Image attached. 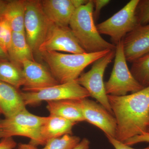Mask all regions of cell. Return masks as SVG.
Masks as SVG:
<instances>
[{
  "mask_svg": "<svg viewBox=\"0 0 149 149\" xmlns=\"http://www.w3.org/2000/svg\"><path fill=\"white\" fill-rule=\"evenodd\" d=\"M16 149H38L36 146L32 144H19Z\"/></svg>",
  "mask_w": 149,
  "mask_h": 149,
  "instance_id": "cell-30",
  "label": "cell"
},
{
  "mask_svg": "<svg viewBox=\"0 0 149 149\" xmlns=\"http://www.w3.org/2000/svg\"><path fill=\"white\" fill-rule=\"evenodd\" d=\"M147 132H148V133H149V125L148 127V129H147Z\"/></svg>",
  "mask_w": 149,
  "mask_h": 149,
  "instance_id": "cell-34",
  "label": "cell"
},
{
  "mask_svg": "<svg viewBox=\"0 0 149 149\" xmlns=\"http://www.w3.org/2000/svg\"><path fill=\"white\" fill-rule=\"evenodd\" d=\"M7 56V54L4 52L0 46V57L2 58H6Z\"/></svg>",
  "mask_w": 149,
  "mask_h": 149,
  "instance_id": "cell-33",
  "label": "cell"
},
{
  "mask_svg": "<svg viewBox=\"0 0 149 149\" xmlns=\"http://www.w3.org/2000/svg\"><path fill=\"white\" fill-rule=\"evenodd\" d=\"M51 23L43 11L41 1H26L24 31L26 40L33 52L38 53Z\"/></svg>",
  "mask_w": 149,
  "mask_h": 149,
  "instance_id": "cell-8",
  "label": "cell"
},
{
  "mask_svg": "<svg viewBox=\"0 0 149 149\" xmlns=\"http://www.w3.org/2000/svg\"><path fill=\"white\" fill-rule=\"evenodd\" d=\"M76 123L63 118L50 115L45 117L41 128L40 135L43 145L51 139L66 134L72 135V129Z\"/></svg>",
  "mask_w": 149,
  "mask_h": 149,
  "instance_id": "cell-17",
  "label": "cell"
},
{
  "mask_svg": "<svg viewBox=\"0 0 149 149\" xmlns=\"http://www.w3.org/2000/svg\"><path fill=\"white\" fill-rule=\"evenodd\" d=\"M144 142L149 143V133L148 132L128 139L124 142V143L130 146L135 144Z\"/></svg>",
  "mask_w": 149,
  "mask_h": 149,
  "instance_id": "cell-25",
  "label": "cell"
},
{
  "mask_svg": "<svg viewBox=\"0 0 149 149\" xmlns=\"http://www.w3.org/2000/svg\"><path fill=\"white\" fill-rule=\"evenodd\" d=\"M6 3H4L2 1H0V17L2 13L3 10L5 7Z\"/></svg>",
  "mask_w": 149,
  "mask_h": 149,
  "instance_id": "cell-32",
  "label": "cell"
},
{
  "mask_svg": "<svg viewBox=\"0 0 149 149\" xmlns=\"http://www.w3.org/2000/svg\"><path fill=\"white\" fill-rule=\"evenodd\" d=\"M24 92H33L60 83L44 65L35 61L25 60L22 63Z\"/></svg>",
  "mask_w": 149,
  "mask_h": 149,
  "instance_id": "cell-12",
  "label": "cell"
},
{
  "mask_svg": "<svg viewBox=\"0 0 149 149\" xmlns=\"http://www.w3.org/2000/svg\"><path fill=\"white\" fill-rule=\"evenodd\" d=\"M25 109L26 105L20 93L13 86L0 80V110L5 118Z\"/></svg>",
  "mask_w": 149,
  "mask_h": 149,
  "instance_id": "cell-15",
  "label": "cell"
},
{
  "mask_svg": "<svg viewBox=\"0 0 149 149\" xmlns=\"http://www.w3.org/2000/svg\"><path fill=\"white\" fill-rule=\"evenodd\" d=\"M106 137L109 143L112 145L114 147L115 149H139L131 148L130 146L125 145L124 143L118 141L116 139L112 137H110V136H106ZM139 149H149V146L145 148Z\"/></svg>",
  "mask_w": 149,
  "mask_h": 149,
  "instance_id": "cell-27",
  "label": "cell"
},
{
  "mask_svg": "<svg viewBox=\"0 0 149 149\" xmlns=\"http://www.w3.org/2000/svg\"><path fill=\"white\" fill-rule=\"evenodd\" d=\"M72 3L73 5L75 7V8L77 9L80 7L84 5L87 3L88 1L86 0H72Z\"/></svg>",
  "mask_w": 149,
  "mask_h": 149,
  "instance_id": "cell-31",
  "label": "cell"
},
{
  "mask_svg": "<svg viewBox=\"0 0 149 149\" xmlns=\"http://www.w3.org/2000/svg\"><path fill=\"white\" fill-rule=\"evenodd\" d=\"M13 32L8 23L0 18V46L7 55L11 42Z\"/></svg>",
  "mask_w": 149,
  "mask_h": 149,
  "instance_id": "cell-23",
  "label": "cell"
},
{
  "mask_svg": "<svg viewBox=\"0 0 149 149\" xmlns=\"http://www.w3.org/2000/svg\"><path fill=\"white\" fill-rule=\"evenodd\" d=\"M47 103V108L50 115L60 116L75 123L85 121L80 100H64Z\"/></svg>",
  "mask_w": 149,
  "mask_h": 149,
  "instance_id": "cell-16",
  "label": "cell"
},
{
  "mask_svg": "<svg viewBox=\"0 0 149 149\" xmlns=\"http://www.w3.org/2000/svg\"><path fill=\"white\" fill-rule=\"evenodd\" d=\"M0 80L18 89L24 84L22 69L18 65L11 63H1Z\"/></svg>",
  "mask_w": 149,
  "mask_h": 149,
  "instance_id": "cell-20",
  "label": "cell"
},
{
  "mask_svg": "<svg viewBox=\"0 0 149 149\" xmlns=\"http://www.w3.org/2000/svg\"><path fill=\"white\" fill-rule=\"evenodd\" d=\"M45 117L32 114L27 109L0 120V139L22 136L30 139L34 146L43 145L40 132Z\"/></svg>",
  "mask_w": 149,
  "mask_h": 149,
  "instance_id": "cell-4",
  "label": "cell"
},
{
  "mask_svg": "<svg viewBox=\"0 0 149 149\" xmlns=\"http://www.w3.org/2000/svg\"><path fill=\"white\" fill-rule=\"evenodd\" d=\"M8 55L13 61L22 64L25 60H34L33 52L29 47L25 33L13 32L12 38Z\"/></svg>",
  "mask_w": 149,
  "mask_h": 149,
  "instance_id": "cell-19",
  "label": "cell"
},
{
  "mask_svg": "<svg viewBox=\"0 0 149 149\" xmlns=\"http://www.w3.org/2000/svg\"><path fill=\"white\" fill-rule=\"evenodd\" d=\"M80 102L85 121L102 130L106 136L115 139L117 123L114 116L100 104L88 98L81 99Z\"/></svg>",
  "mask_w": 149,
  "mask_h": 149,
  "instance_id": "cell-11",
  "label": "cell"
},
{
  "mask_svg": "<svg viewBox=\"0 0 149 149\" xmlns=\"http://www.w3.org/2000/svg\"><path fill=\"white\" fill-rule=\"evenodd\" d=\"M1 113H2V112L1 111V110H0V114H1Z\"/></svg>",
  "mask_w": 149,
  "mask_h": 149,
  "instance_id": "cell-35",
  "label": "cell"
},
{
  "mask_svg": "<svg viewBox=\"0 0 149 149\" xmlns=\"http://www.w3.org/2000/svg\"><path fill=\"white\" fill-rule=\"evenodd\" d=\"M25 105H31L41 102L64 100H81L90 97V94L75 81L54 85L33 92L20 93Z\"/></svg>",
  "mask_w": 149,
  "mask_h": 149,
  "instance_id": "cell-9",
  "label": "cell"
},
{
  "mask_svg": "<svg viewBox=\"0 0 149 149\" xmlns=\"http://www.w3.org/2000/svg\"><path fill=\"white\" fill-rule=\"evenodd\" d=\"M93 0L74 10L69 27L81 47L88 53L115 50L116 45L101 37L95 24Z\"/></svg>",
  "mask_w": 149,
  "mask_h": 149,
  "instance_id": "cell-3",
  "label": "cell"
},
{
  "mask_svg": "<svg viewBox=\"0 0 149 149\" xmlns=\"http://www.w3.org/2000/svg\"><path fill=\"white\" fill-rule=\"evenodd\" d=\"M80 137L66 134L48 141L42 149H72L80 142Z\"/></svg>",
  "mask_w": 149,
  "mask_h": 149,
  "instance_id": "cell-22",
  "label": "cell"
},
{
  "mask_svg": "<svg viewBox=\"0 0 149 149\" xmlns=\"http://www.w3.org/2000/svg\"><path fill=\"white\" fill-rule=\"evenodd\" d=\"M136 15L139 25L149 24V0H139Z\"/></svg>",
  "mask_w": 149,
  "mask_h": 149,
  "instance_id": "cell-24",
  "label": "cell"
},
{
  "mask_svg": "<svg viewBox=\"0 0 149 149\" xmlns=\"http://www.w3.org/2000/svg\"><path fill=\"white\" fill-rule=\"evenodd\" d=\"M115 50L111 51L106 55L93 63L91 69L83 73L75 80L85 88L90 94L106 109L113 115L106 92L104 75L108 65L114 58Z\"/></svg>",
  "mask_w": 149,
  "mask_h": 149,
  "instance_id": "cell-6",
  "label": "cell"
},
{
  "mask_svg": "<svg viewBox=\"0 0 149 149\" xmlns=\"http://www.w3.org/2000/svg\"><path fill=\"white\" fill-rule=\"evenodd\" d=\"M90 141L87 138H84L77 146L72 149H89Z\"/></svg>",
  "mask_w": 149,
  "mask_h": 149,
  "instance_id": "cell-29",
  "label": "cell"
},
{
  "mask_svg": "<svg viewBox=\"0 0 149 149\" xmlns=\"http://www.w3.org/2000/svg\"><path fill=\"white\" fill-rule=\"evenodd\" d=\"M139 0H131L105 21L96 25L100 34L108 35L116 45L127 34L139 26L136 15Z\"/></svg>",
  "mask_w": 149,
  "mask_h": 149,
  "instance_id": "cell-7",
  "label": "cell"
},
{
  "mask_svg": "<svg viewBox=\"0 0 149 149\" xmlns=\"http://www.w3.org/2000/svg\"><path fill=\"white\" fill-rule=\"evenodd\" d=\"M123 50L127 61L133 63L149 53V24L139 25L123 40Z\"/></svg>",
  "mask_w": 149,
  "mask_h": 149,
  "instance_id": "cell-13",
  "label": "cell"
},
{
  "mask_svg": "<svg viewBox=\"0 0 149 149\" xmlns=\"http://www.w3.org/2000/svg\"><path fill=\"white\" fill-rule=\"evenodd\" d=\"M111 51L71 54L48 51L39 54L48 65L53 76L60 84H63L77 80L87 66Z\"/></svg>",
  "mask_w": 149,
  "mask_h": 149,
  "instance_id": "cell-2",
  "label": "cell"
},
{
  "mask_svg": "<svg viewBox=\"0 0 149 149\" xmlns=\"http://www.w3.org/2000/svg\"><path fill=\"white\" fill-rule=\"evenodd\" d=\"M107 96L117 123L115 139L123 143L146 133L149 125V86L129 95Z\"/></svg>",
  "mask_w": 149,
  "mask_h": 149,
  "instance_id": "cell-1",
  "label": "cell"
},
{
  "mask_svg": "<svg viewBox=\"0 0 149 149\" xmlns=\"http://www.w3.org/2000/svg\"><path fill=\"white\" fill-rule=\"evenodd\" d=\"M41 3L44 13L51 22L61 27H69L76 9L72 0H43Z\"/></svg>",
  "mask_w": 149,
  "mask_h": 149,
  "instance_id": "cell-14",
  "label": "cell"
},
{
  "mask_svg": "<svg viewBox=\"0 0 149 149\" xmlns=\"http://www.w3.org/2000/svg\"><path fill=\"white\" fill-rule=\"evenodd\" d=\"M95 10L93 11L94 20H96L100 16V13L102 8L110 2L109 0H93Z\"/></svg>",
  "mask_w": 149,
  "mask_h": 149,
  "instance_id": "cell-26",
  "label": "cell"
},
{
  "mask_svg": "<svg viewBox=\"0 0 149 149\" xmlns=\"http://www.w3.org/2000/svg\"><path fill=\"white\" fill-rule=\"evenodd\" d=\"M132 75L143 88L149 86V53L132 63L130 70Z\"/></svg>",
  "mask_w": 149,
  "mask_h": 149,
  "instance_id": "cell-21",
  "label": "cell"
},
{
  "mask_svg": "<svg viewBox=\"0 0 149 149\" xmlns=\"http://www.w3.org/2000/svg\"><path fill=\"white\" fill-rule=\"evenodd\" d=\"M26 1L15 0L6 3L0 18L9 24L13 32H23L24 31Z\"/></svg>",
  "mask_w": 149,
  "mask_h": 149,
  "instance_id": "cell-18",
  "label": "cell"
},
{
  "mask_svg": "<svg viewBox=\"0 0 149 149\" xmlns=\"http://www.w3.org/2000/svg\"><path fill=\"white\" fill-rule=\"evenodd\" d=\"M48 51L66 52L71 54L85 52L69 27H61L52 22L44 42L38 49V53Z\"/></svg>",
  "mask_w": 149,
  "mask_h": 149,
  "instance_id": "cell-10",
  "label": "cell"
},
{
  "mask_svg": "<svg viewBox=\"0 0 149 149\" xmlns=\"http://www.w3.org/2000/svg\"><path fill=\"white\" fill-rule=\"evenodd\" d=\"M16 147V142L11 137L1 139L0 141V149H14Z\"/></svg>",
  "mask_w": 149,
  "mask_h": 149,
  "instance_id": "cell-28",
  "label": "cell"
},
{
  "mask_svg": "<svg viewBox=\"0 0 149 149\" xmlns=\"http://www.w3.org/2000/svg\"><path fill=\"white\" fill-rule=\"evenodd\" d=\"M114 58L110 77L105 84L107 95L125 96L129 92L135 93L143 89L128 68L123 50V40L116 45Z\"/></svg>",
  "mask_w": 149,
  "mask_h": 149,
  "instance_id": "cell-5",
  "label": "cell"
}]
</instances>
